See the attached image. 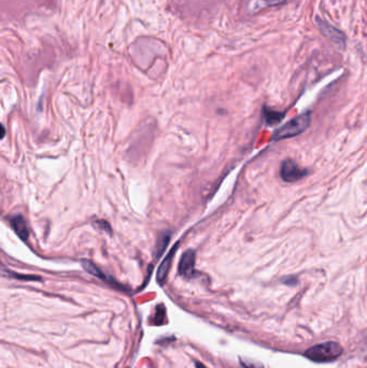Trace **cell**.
<instances>
[{"instance_id": "5b68a950", "label": "cell", "mask_w": 367, "mask_h": 368, "mask_svg": "<svg viewBox=\"0 0 367 368\" xmlns=\"http://www.w3.org/2000/svg\"><path fill=\"white\" fill-rule=\"evenodd\" d=\"M10 224L12 226L14 233L20 237V239L26 241L29 237V230L26 220L23 216H14L13 218L10 219Z\"/></svg>"}, {"instance_id": "3957f363", "label": "cell", "mask_w": 367, "mask_h": 368, "mask_svg": "<svg viewBox=\"0 0 367 368\" xmlns=\"http://www.w3.org/2000/svg\"><path fill=\"white\" fill-rule=\"evenodd\" d=\"M308 173V171L300 167L293 161V160H285L283 161L280 169V176L282 180L288 183L296 182Z\"/></svg>"}, {"instance_id": "7c38bea8", "label": "cell", "mask_w": 367, "mask_h": 368, "mask_svg": "<svg viewBox=\"0 0 367 368\" xmlns=\"http://www.w3.org/2000/svg\"><path fill=\"white\" fill-rule=\"evenodd\" d=\"M94 224H95L98 228H100V229H103V230L107 231L108 234H111V233H112V230H111L110 225L108 224V222H106V221H96V222L94 223Z\"/></svg>"}, {"instance_id": "52a82bcc", "label": "cell", "mask_w": 367, "mask_h": 368, "mask_svg": "<svg viewBox=\"0 0 367 368\" xmlns=\"http://www.w3.org/2000/svg\"><path fill=\"white\" fill-rule=\"evenodd\" d=\"M319 27L321 28L322 32H323L325 36H327L334 43H338L339 46H340V44H343L344 39H343V36L341 35L340 31H338L337 29L329 26V24L324 23V22L321 25H319Z\"/></svg>"}, {"instance_id": "9a60e30c", "label": "cell", "mask_w": 367, "mask_h": 368, "mask_svg": "<svg viewBox=\"0 0 367 368\" xmlns=\"http://www.w3.org/2000/svg\"><path fill=\"white\" fill-rule=\"evenodd\" d=\"M195 366H196V368H207L203 363H200V362H195Z\"/></svg>"}, {"instance_id": "8fae6325", "label": "cell", "mask_w": 367, "mask_h": 368, "mask_svg": "<svg viewBox=\"0 0 367 368\" xmlns=\"http://www.w3.org/2000/svg\"><path fill=\"white\" fill-rule=\"evenodd\" d=\"M165 314H166L165 307H163L162 305L159 306V307H158V310H157V314H155V323H157L158 325L162 324V323L164 322Z\"/></svg>"}, {"instance_id": "ba28073f", "label": "cell", "mask_w": 367, "mask_h": 368, "mask_svg": "<svg viewBox=\"0 0 367 368\" xmlns=\"http://www.w3.org/2000/svg\"><path fill=\"white\" fill-rule=\"evenodd\" d=\"M169 240H170V233L163 231L158 238L157 244H155V250H154L155 258H160V256L163 255V253L167 248V245L169 243Z\"/></svg>"}, {"instance_id": "5bb4252c", "label": "cell", "mask_w": 367, "mask_h": 368, "mask_svg": "<svg viewBox=\"0 0 367 368\" xmlns=\"http://www.w3.org/2000/svg\"><path fill=\"white\" fill-rule=\"evenodd\" d=\"M263 2L266 4V5H268V6H279V5H282V4H284L285 2H286V0H263Z\"/></svg>"}, {"instance_id": "8992f818", "label": "cell", "mask_w": 367, "mask_h": 368, "mask_svg": "<svg viewBox=\"0 0 367 368\" xmlns=\"http://www.w3.org/2000/svg\"><path fill=\"white\" fill-rule=\"evenodd\" d=\"M177 248H178V244L175 245V248L168 253V255H167L165 258L164 262H162V264L159 267V270H158V274H157V279H158V282L160 284H163L166 281V278H167V276H168V273L170 270L171 263H172V260H173V256H175Z\"/></svg>"}, {"instance_id": "30bf717a", "label": "cell", "mask_w": 367, "mask_h": 368, "mask_svg": "<svg viewBox=\"0 0 367 368\" xmlns=\"http://www.w3.org/2000/svg\"><path fill=\"white\" fill-rule=\"evenodd\" d=\"M82 265H83V267H84V269H85L88 274H91V275H93V276H95V277H97V278H100V279H102V280H105V281H107V282H110V283L113 282V280H110V279H108V278L105 276V274H103L102 270H100L97 266H95V265H94L93 263H91L90 261H83V262H82Z\"/></svg>"}, {"instance_id": "4fadbf2b", "label": "cell", "mask_w": 367, "mask_h": 368, "mask_svg": "<svg viewBox=\"0 0 367 368\" xmlns=\"http://www.w3.org/2000/svg\"><path fill=\"white\" fill-rule=\"evenodd\" d=\"M240 364H241L242 368H264L263 366H261L259 364H255V363H249V362L241 361Z\"/></svg>"}, {"instance_id": "277c9868", "label": "cell", "mask_w": 367, "mask_h": 368, "mask_svg": "<svg viewBox=\"0 0 367 368\" xmlns=\"http://www.w3.org/2000/svg\"><path fill=\"white\" fill-rule=\"evenodd\" d=\"M179 274L184 278H191L195 273V252L187 250L181 256L179 263Z\"/></svg>"}, {"instance_id": "7a4b0ae2", "label": "cell", "mask_w": 367, "mask_h": 368, "mask_svg": "<svg viewBox=\"0 0 367 368\" xmlns=\"http://www.w3.org/2000/svg\"><path fill=\"white\" fill-rule=\"evenodd\" d=\"M310 125V115L309 113H304L297 118L288 121L286 124L275 130L273 139L275 141L283 140L287 138H293L297 135L304 132Z\"/></svg>"}, {"instance_id": "9c48e42d", "label": "cell", "mask_w": 367, "mask_h": 368, "mask_svg": "<svg viewBox=\"0 0 367 368\" xmlns=\"http://www.w3.org/2000/svg\"><path fill=\"white\" fill-rule=\"evenodd\" d=\"M263 113H264V119L265 122L268 125H275L277 123H279L282 121V119L284 118V113L279 112V111H275L268 108H264L263 109Z\"/></svg>"}, {"instance_id": "6da1fadb", "label": "cell", "mask_w": 367, "mask_h": 368, "mask_svg": "<svg viewBox=\"0 0 367 368\" xmlns=\"http://www.w3.org/2000/svg\"><path fill=\"white\" fill-rule=\"evenodd\" d=\"M342 353V347L335 341L320 343L309 348L305 352V356L317 363H326L336 360Z\"/></svg>"}]
</instances>
